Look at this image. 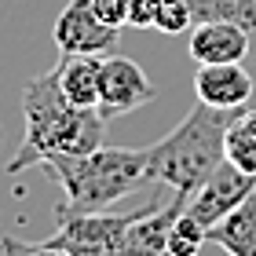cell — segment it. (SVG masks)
<instances>
[{
  "label": "cell",
  "instance_id": "5bb4252c",
  "mask_svg": "<svg viewBox=\"0 0 256 256\" xmlns=\"http://www.w3.org/2000/svg\"><path fill=\"white\" fill-rule=\"evenodd\" d=\"M205 242H208V230L198 224L194 216L180 212L172 230H168V256H198V249H202Z\"/></svg>",
  "mask_w": 256,
  "mask_h": 256
},
{
  "label": "cell",
  "instance_id": "2e32d148",
  "mask_svg": "<svg viewBox=\"0 0 256 256\" xmlns=\"http://www.w3.org/2000/svg\"><path fill=\"white\" fill-rule=\"evenodd\" d=\"M0 249H4V256H62L59 249H52L48 242H18L11 234L0 238Z\"/></svg>",
  "mask_w": 256,
  "mask_h": 256
},
{
  "label": "cell",
  "instance_id": "ffe728a7",
  "mask_svg": "<svg viewBox=\"0 0 256 256\" xmlns=\"http://www.w3.org/2000/svg\"><path fill=\"white\" fill-rule=\"evenodd\" d=\"M227 256H230V252H227Z\"/></svg>",
  "mask_w": 256,
  "mask_h": 256
},
{
  "label": "cell",
  "instance_id": "4fadbf2b",
  "mask_svg": "<svg viewBox=\"0 0 256 256\" xmlns=\"http://www.w3.org/2000/svg\"><path fill=\"white\" fill-rule=\"evenodd\" d=\"M194 22H238L256 40V0H183Z\"/></svg>",
  "mask_w": 256,
  "mask_h": 256
},
{
  "label": "cell",
  "instance_id": "7c38bea8",
  "mask_svg": "<svg viewBox=\"0 0 256 256\" xmlns=\"http://www.w3.org/2000/svg\"><path fill=\"white\" fill-rule=\"evenodd\" d=\"M224 154L230 165L256 176V110H234L224 136Z\"/></svg>",
  "mask_w": 256,
  "mask_h": 256
},
{
  "label": "cell",
  "instance_id": "3957f363",
  "mask_svg": "<svg viewBox=\"0 0 256 256\" xmlns=\"http://www.w3.org/2000/svg\"><path fill=\"white\" fill-rule=\"evenodd\" d=\"M234 110H220L198 99V106L183 118L165 139L146 146V165H150V183L165 187L190 202L194 190L212 176V168L224 161V136Z\"/></svg>",
  "mask_w": 256,
  "mask_h": 256
},
{
  "label": "cell",
  "instance_id": "9c48e42d",
  "mask_svg": "<svg viewBox=\"0 0 256 256\" xmlns=\"http://www.w3.org/2000/svg\"><path fill=\"white\" fill-rule=\"evenodd\" d=\"M198 99L220 110H242L252 99V74L246 62H205L194 74Z\"/></svg>",
  "mask_w": 256,
  "mask_h": 256
},
{
  "label": "cell",
  "instance_id": "8fae6325",
  "mask_svg": "<svg viewBox=\"0 0 256 256\" xmlns=\"http://www.w3.org/2000/svg\"><path fill=\"white\" fill-rule=\"evenodd\" d=\"M208 242L224 246L230 256H256V194H249L216 227H208Z\"/></svg>",
  "mask_w": 256,
  "mask_h": 256
},
{
  "label": "cell",
  "instance_id": "e0dca14e",
  "mask_svg": "<svg viewBox=\"0 0 256 256\" xmlns=\"http://www.w3.org/2000/svg\"><path fill=\"white\" fill-rule=\"evenodd\" d=\"M158 4L161 0H128V26L136 30H154V18H158Z\"/></svg>",
  "mask_w": 256,
  "mask_h": 256
},
{
  "label": "cell",
  "instance_id": "ba28073f",
  "mask_svg": "<svg viewBox=\"0 0 256 256\" xmlns=\"http://www.w3.org/2000/svg\"><path fill=\"white\" fill-rule=\"evenodd\" d=\"M187 52L198 66H205V62H246V59H256V40L238 22H194Z\"/></svg>",
  "mask_w": 256,
  "mask_h": 256
},
{
  "label": "cell",
  "instance_id": "8992f818",
  "mask_svg": "<svg viewBox=\"0 0 256 256\" xmlns=\"http://www.w3.org/2000/svg\"><path fill=\"white\" fill-rule=\"evenodd\" d=\"M249 194H256V176L242 172L238 165H230V161L224 158V161L212 168V176H208L202 187L194 190L190 202L183 205V212L194 216L198 224L208 230V227H216L224 216L234 212V208L246 202Z\"/></svg>",
  "mask_w": 256,
  "mask_h": 256
},
{
  "label": "cell",
  "instance_id": "9a60e30c",
  "mask_svg": "<svg viewBox=\"0 0 256 256\" xmlns=\"http://www.w3.org/2000/svg\"><path fill=\"white\" fill-rule=\"evenodd\" d=\"M190 26H194V18H190V11H187L183 0H161V4H158V18H154V30L158 33L176 37V33L190 30Z\"/></svg>",
  "mask_w": 256,
  "mask_h": 256
},
{
  "label": "cell",
  "instance_id": "30bf717a",
  "mask_svg": "<svg viewBox=\"0 0 256 256\" xmlns=\"http://www.w3.org/2000/svg\"><path fill=\"white\" fill-rule=\"evenodd\" d=\"M99 74L102 55H62L55 66L59 88L74 106H99Z\"/></svg>",
  "mask_w": 256,
  "mask_h": 256
},
{
  "label": "cell",
  "instance_id": "5b68a950",
  "mask_svg": "<svg viewBox=\"0 0 256 256\" xmlns=\"http://www.w3.org/2000/svg\"><path fill=\"white\" fill-rule=\"evenodd\" d=\"M158 99V84L150 80L136 59L124 55H102V74H99V110L102 118H124L139 106Z\"/></svg>",
  "mask_w": 256,
  "mask_h": 256
},
{
  "label": "cell",
  "instance_id": "52a82bcc",
  "mask_svg": "<svg viewBox=\"0 0 256 256\" xmlns=\"http://www.w3.org/2000/svg\"><path fill=\"white\" fill-rule=\"evenodd\" d=\"M52 37L62 55H114L121 30L102 22L92 8V0H70L55 18Z\"/></svg>",
  "mask_w": 256,
  "mask_h": 256
},
{
  "label": "cell",
  "instance_id": "d6986e66",
  "mask_svg": "<svg viewBox=\"0 0 256 256\" xmlns=\"http://www.w3.org/2000/svg\"><path fill=\"white\" fill-rule=\"evenodd\" d=\"M0 256H4V249H0Z\"/></svg>",
  "mask_w": 256,
  "mask_h": 256
},
{
  "label": "cell",
  "instance_id": "6da1fadb",
  "mask_svg": "<svg viewBox=\"0 0 256 256\" xmlns=\"http://www.w3.org/2000/svg\"><path fill=\"white\" fill-rule=\"evenodd\" d=\"M22 114H26V132L15 150V158L8 161V172L18 176L33 165H44L52 158L66 154H88V150L102 146L106 136V118L99 106H74L62 88L55 70L33 77L22 88Z\"/></svg>",
  "mask_w": 256,
  "mask_h": 256
},
{
  "label": "cell",
  "instance_id": "ac0fdd59",
  "mask_svg": "<svg viewBox=\"0 0 256 256\" xmlns=\"http://www.w3.org/2000/svg\"><path fill=\"white\" fill-rule=\"evenodd\" d=\"M92 8H96V15L102 22H110V26H128V0H92Z\"/></svg>",
  "mask_w": 256,
  "mask_h": 256
},
{
  "label": "cell",
  "instance_id": "7a4b0ae2",
  "mask_svg": "<svg viewBox=\"0 0 256 256\" xmlns=\"http://www.w3.org/2000/svg\"><path fill=\"white\" fill-rule=\"evenodd\" d=\"M40 168L62 187V202L55 205V216L102 212L124 194L150 183L146 150L132 146H96L88 154L52 158Z\"/></svg>",
  "mask_w": 256,
  "mask_h": 256
},
{
  "label": "cell",
  "instance_id": "277c9868",
  "mask_svg": "<svg viewBox=\"0 0 256 256\" xmlns=\"http://www.w3.org/2000/svg\"><path fill=\"white\" fill-rule=\"evenodd\" d=\"M136 212H80V216H55L59 230L48 238L52 249L62 256H110L118 249L124 227L132 224Z\"/></svg>",
  "mask_w": 256,
  "mask_h": 256
}]
</instances>
